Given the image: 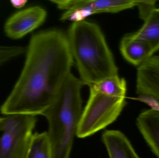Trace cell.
I'll use <instances>...</instances> for the list:
<instances>
[{
    "label": "cell",
    "instance_id": "obj_5",
    "mask_svg": "<svg viewBox=\"0 0 159 158\" xmlns=\"http://www.w3.org/2000/svg\"><path fill=\"white\" fill-rule=\"evenodd\" d=\"M36 116L13 115L3 117L0 130V158H26L36 124Z\"/></svg>",
    "mask_w": 159,
    "mask_h": 158
},
{
    "label": "cell",
    "instance_id": "obj_15",
    "mask_svg": "<svg viewBox=\"0 0 159 158\" xmlns=\"http://www.w3.org/2000/svg\"><path fill=\"white\" fill-rule=\"evenodd\" d=\"M24 47L17 45H0V66L23 54L26 52Z\"/></svg>",
    "mask_w": 159,
    "mask_h": 158
},
{
    "label": "cell",
    "instance_id": "obj_12",
    "mask_svg": "<svg viewBox=\"0 0 159 158\" xmlns=\"http://www.w3.org/2000/svg\"><path fill=\"white\" fill-rule=\"evenodd\" d=\"M144 21L142 28L132 34L148 43L154 54L159 50V8L153 9Z\"/></svg>",
    "mask_w": 159,
    "mask_h": 158
},
{
    "label": "cell",
    "instance_id": "obj_10",
    "mask_svg": "<svg viewBox=\"0 0 159 158\" xmlns=\"http://www.w3.org/2000/svg\"><path fill=\"white\" fill-rule=\"evenodd\" d=\"M109 158H140L126 135L119 130H107L102 135Z\"/></svg>",
    "mask_w": 159,
    "mask_h": 158
},
{
    "label": "cell",
    "instance_id": "obj_8",
    "mask_svg": "<svg viewBox=\"0 0 159 158\" xmlns=\"http://www.w3.org/2000/svg\"><path fill=\"white\" fill-rule=\"evenodd\" d=\"M59 9L66 10L75 8L86 9L91 15L100 13H116L137 6L135 0H52Z\"/></svg>",
    "mask_w": 159,
    "mask_h": 158
},
{
    "label": "cell",
    "instance_id": "obj_11",
    "mask_svg": "<svg viewBox=\"0 0 159 158\" xmlns=\"http://www.w3.org/2000/svg\"><path fill=\"white\" fill-rule=\"evenodd\" d=\"M120 48L124 58L129 63L138 66L153 56L149 44L135 38L132 34L122 38Z\"/></svg>",
    "mask_w": 159,
    "mask_h": 158
},
{
    "label": "cell",
    "instance_id": "obj_9",
    "mask_svg": "<svg viewBox=\"0 0 159 158\" xmlns=\"http://www.w3.org/2000/svg\"><path fill=\"white\" fill-rule=\"evenodd\" d=\"M136 125L151 151L159 158V110L152 108L140 113Z\"/></svg>",
    "mask_w": 159,
    "mask_h": 158
},
{
    "label": "cell",
    "instance_id": "obj_18",
    "mask_svg": "<svg viewBox=\"0 0 159 158\" xmlns=\"http://www.w3.org/2000/svg\"><path fill=\"white\" fill-rule=\"evenodd\" d=\"M3 117H0V123H1V122L2 120Z\"/></svg>",
    "mask_w": 159,
    "mask_h": 158
},
{
    "label": "cell",
    "instance_id": "obj_6",
    "mask_svg": "<svg viewBox=\"0 0 159 158\" xmlns=\"http://www.w3.org/2000/svg\"><path fill=\"white\" fill-rule=\"evenodd\" d=\"M47 15L45 9L39 6L16 12L5 23V33L13 40L21 39L40 27L45 20Z\"/></svg>",
    "mask_w": 159,
    "mask_h": 158
},
{
    "label": "cell",
    "instance_id": "obj_13",
    "mask_svg": "<svg viewBox=\"0 0 159 158\" xmlns=\"http://www.w3.org/2000/svg\"><path fill=\"white\" fill-rule=\"evenodd\" d=\"M90 90L109 96L126 97L127 83L118 75L105 78L89 87Z\"/></svg>",
    "mask_w": 159,
    "mask_h": 158
},
{
    "label": "cell",
    "instance_id": "obj_14",
    "mask_svg": "<svg viewBox=\"0 0 159 158\" xmlns=\"http://www.w3.org/2000/svg\"><path fill=\"white\" fill-rule=\"evenodd\" d=\"M26 158H52L48 132L33 134Z\"/></svg>",
    "mask_w": 159,
    "mask_h": 158
},
{
    "label": "cell",
    "instance_id": "obj_4",
    "mask_svg": "<svg viewBox=\"0 0 159 158\" xmlns=\"http://www.w3.org/2000/svg\"><path fill=\"white\" fill-rule=\"evenodd\" d=\"M125 98L109 96L90 90L76 136L80 138L89 137L114 122L126 105Z\"/></svg>",
    "mask_w": 159,
    "mask_h": 158
},
{
    "label": "cell",
    "instance_id": "obj_17",
    "mask_svg": "<svg viewBox=\"0 0 159 158\" xmlns=\"http://www.w3.org/2000/svg\"><path fill=\"white\" fill-rule=\"evenodd\" d=\"M27 2V0H11L10 3L15 8L20 9L26 5Z\"/></svg>",
    "mask_w": 159,
    "mask_h": 158
},
{
    "label": "cell",
    "instance_id": "obj_7",
    "mask_svg": "<svg viewBox=\"0 0 159 158\" xmlns=\"http://www.w3.org/2000/svg\"><path fill=\"white\" fill-rule=\"evenodd\" d=\"M136 93L142 100L159 107V56H153L138 67Z\"/></svg>",
    "mask_w": 159,
    "mask_h": 158
},
{
    "label": "cell",
    "instance_id": "obj_3",
    "mask_svg": "<svg viewBox=\"0 0 159 158\" xmlns=\"http://www.w3.org/2000/svg\"><path fill=\"white\" fill-rule=\"evenodd\" d=\"M83 83L72 73L66 78L50 106L43 113L49 125L52 158H70L82 114Z\"/></svg>",
    "mask_w": 159,
    "mask_h": 158
},
{
    "label": "cell",
    "instance_id": "obj_2",
    "mask_svg": "<svg viewBox=\"0 0 159 158\" xmlns=\"http://www.w3.org/2000/svg\"><path fill=\"white\" fill-rule=\"evenodd\" d=\"M67 36L84 85L89 87L105 78L118 75L113 54L97 24L85 20L73 22Z\"/></svg>",
    "mask_w": 159,
    "mask_h": 158
},
{
    "label": "cell",
    "instance_id": "obj_1",
    "mask_svg": "<svg viewBox=\"0 0 159 158\" xmlns=\"http://www.w3.org/2000/svg\"><path fill=\"white\" fill-rule=\"evenodd\" d=\"M22 71L1 113L42 115L52 104L74 63L67 34L57 29L32 35Z\"/></svg>",
    "mask_w": 159,
    "mask_h": 158
},
{
    "label": "cell",
    "instance_id": "obj_16",
    "mask_svg": "<svg viewBox=\"0 0 159 158\" xmlns=\"http://www.w3.org/2000/svg\"><path fill=\"white\" fill-rule=\"evenodd\" d=\"M157 1H137L139 8V15L142 19L144 20L150 12L156 8Z\"/></svg>",
    "mask_w": 159,
    "mask_h": 158
}]
</instances>
